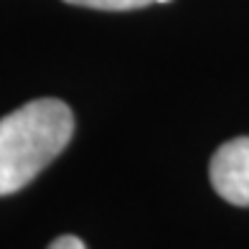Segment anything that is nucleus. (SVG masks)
Here are the masks:
<instances>
[{
  "instance_id": "f257e3e1",
  "label": "nucleus",
  "mask_w": 249,
  "mask_h": 249,
  "mask_svg": "<svg viewBox=\"0 0 249 249\" xmlns=\"http://www.w3.org/2000/svg\"><path fill=\"white\" fill-rule=\"evenodd\" d=\"M74 135V115L61 99H33L0 120V196L28 186Z\"/></svg>"
},
{
  "instance_id": "f03ea898",
  "label": "nucleus",
  "mask_w": 249,
  "mask_h": 249,
  "mask_svg": "<svg viewBox=\"0 0 249 249\" xmlns=\"http://www.w3.org/2000/svg\"><path fill=\"white\" fill-rule=\"evenodd\" d=\"M213 191L234 203L249 206V138H234L213 153L209 165Z\"/></svg>"
},
{
  "instance_id": "7ed1b4c3",
  "label": "nucleus",
  "mask_w": 249,
  "mask_h": 249,
  "mask_svg": "<svg viewBox=\"0 0 249 249\" xmlns=\"http://www.w3.org/2000/svg\"><path fill=\"white\" fill-rule=\"evenodd\" d=\"M71 5H82V8H94V10H135V8H145L155 3V0H64Z\"/></svg>"
},
{
  "instance_id": "20e7f679",
  "label": "nucleus",
  "mask_w": 249,
  "mask_h": 249,
  "mask_svg": "<svg viewBox=\"0 0 249 249\" xmlns=\"http://www.w3.org/2000/svg\"><path fill=\"white\" fill-rule=\"evenodd\" d=\"M49 249H87L82 239H76V236H59V239H53L49 244Z\"/></svg>"
},
{
  "instance_id": "39448f33",
  "label": "nucleus",
  "mask_w": 249,
  "mask_h": 249,
  "mask_svg": "<svg viewBox=\"0 0 249 249\" xmlns=\"http://www.w3.org/2000/svg\"><path fill=\"white\" fill-rule=\"evenodd\" d=\"M155 3H171V0H155Z\"/></svg>"
}]
</instances>
